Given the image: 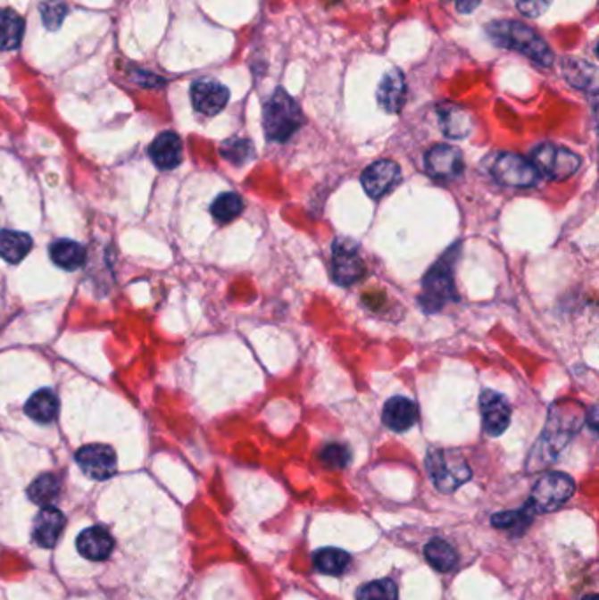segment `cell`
Returning <instances> with one entry per match:
<instances>
[{
    "instance_id": "25",
    "label": "cell",
    "mask_w": 599,
    "mask_h": 600,
    "mask_svg": "<svg viewBox=\"0 0 599 600\" xmlns=\"http://www.w3.org/2000/svg\"><path fill=\"white\" fill-rule=\"evenodd\" d=\"M566 79L582 90H587L589 87H596V67L591 65L587 60L580 58H568L562 65Z\"/></svg>"
},
{
    "instance_id": "28",
    "label": "cell",
    "mask_w": 599,
    "mask_h": 600,
    "mask_svg": "<svg viewBox=\"0 0 599 600\" xmlns=\"http://www.w3.org/2000/svg\"><path fill=\"white\" fill-rule=\"evenodd\" d=\"M58 492H60V483L54 474H43L29 487L30 500L45 507L50 505L58 497Z\"/></svg>"
},
{
    "instance_id": "3",
    "label": "cell",
    "mask_w": 599,
    "mask_h": 600,
    "mask_svg": "<svg viewBox=\"0 0 599 600\" xmlns=\"http://www.w3.org/2000/svg\"><path fill=\"white\" fill-rule=\"evenodd\" d=\"M262 121L268 139L285 143L301 129L304 118L297 102L283 88H276L270 100L264 104Z\"/></svg>"
},
{
    "instance_id": "24",
    "label": "cell",
    "mask_w": 599,
    "mask_h": 600,
    "mask_svg": "<svg viewBox=\"0 0 599 600\" xmlns=\"http://www.w3.org/2000/svg\"><path fill=\"white\" fill-rule=\"evenodd\" d=\"M52 260L65 271H76L85 263V248L72 239H58L50 248Z\"/></svg>"
},
{
    "instance_id": "35",
    "label": "cell",
    "mask_w": 599,
    "mask_h": 600,
    "mask_svg": "<svg viewBox=\"0 0 599 600\" xmlns=\"http://www.w3.org/2000/svg\"><path fill=\"white\" fill-rule=\"evenodd\" d=\"M550 4L552 0H517V9L526 18H540Z\"/></svg>"
},
{
    "instance_id": "23",
    "label": "cell",
    "mask_w": 599,
    "mask_h": 600,
    "mask_svg": "<svg viewBox=\"0 0 599 600\" xmlns=\"http://www.w3.org/2000/svg\"><path fill=\"white\" fill-rule=\"evenodd\" d=\"M32 250V238L16 230L0 232V256L9 263L21 262Z\"/></svg>"
},
{
    "instance_id": "19",
    "label": "cell",
    "mask_w": 599,
    "mask_h": 600,
    "mask_svg": "<svg viewBox=\"0 0 599 600\" xmlns=\"http://www.w3.org/2000/svg\"><path fill=\"white\" fill-rule=\"evenodd\" d=\"M150 156L161 171L176 169L181 163L183 148L181 139L174 132H162L150 146Z\"/></svg>"
},
{
    "instance_id": "16",
    "label": "cell",
    "mask_w": 599,
    "mask_h": 600,
    "mask_svg": "<svg viewBox=\"0 0 599 600\" xmlns=\"http://www.w3.org/2000/svg\"><path fill=\"white\" fill-rule=\"evenodd\" d=\"M419 412L413 400L392 397L383 407V423L394 432H406L417 423Z\"/></svg>"
},
{
    "instance_id": "37",
    "label": "cell",
    "mask_w": 599,
    "mask_h": 600,
    "mask_svg": "<svg viewBox=\"0 0 599 600\" xmlns=\"http://www.w3.org/2000/svg\"><path fill=\"white\" fill-rule=\"evenodd\" d=\"M478 4H480V0H455V7L462 14H470L471 11H475L478 7Z\"/></svg>"
},
{
    "instance_id": "30",
    "label": "cell",
    "mask_w": 599,
    "mask_h": 600,
    "mask_svg": "<svg viewBox=\"0 0 599 600\" xmlns=\"http://www.w3.org/2000/svg\"><path fill=\"white\" fill-rule=\"evenodd\" d=\"M245 209L243 199L234 194V192H225L218 196L213 205H212V214L217 218L218 221H230L237 218Z\"/></svg>"
},
{
    "instance_id": "11",
    "label": "cell",
    "mask_w": 599,
    "mask_h": 600,
    "mask_svg": "<svg viewBox=\"0 0 599 600\" xmlns=\"http://www.w3.org/2000/svg\"><path fill=\"white\" fill-rule=\"evenodd\" d=\"M426 169L435 179H439V181L455 179L464 171L462 153L453 146L437 145L426 154Z\"/></svg>"
},
{
    "instance_id": "31",
    "label": "cell",
    "mask_w": 599,
    "mask_h": 600,
    "mask_svg": "<svg viewBox=\"0 0 599 600\" xmlns=\"http://www.w3.org/2000/svg\"><path fill=\"white\" fill-rule=\"evenodd\" d=\"M533 512L529 511L528 505H524L522 509L517 511H503V512H495L492 516V525L497 529H506V530H522L526 525L531 523L533 520Z\"/></svg>"
},
{
    "instance_id": "39",
    "label": "cell",
    "mask_w": 599,
    "mask_h": 600,
    "mask_svg": "<svg viewBox=\"0 0 599 600\" xmlns=\"http://www.w3.org/2000/svg\"><path fill=\"white\" fill-rule=\"evenodd\" d=\"M582 600H598V596H595V594H591V596H586L584 599Z\"/></svg>"
},
{
    "instance_id": "10",
    "label": "cell",
    "mask_w": 599,
    "mask_h": 600,
    "mask_svg": "<svg viewBox=\"0 0 599 600\" xmlns=\"http://www.w3.org/2000/svg\"><path fill=\"white\" fill-rule=\"evenodd\" d=\"M81 471L97 481L109 479L116 472V454L106 445H88L76 453Z\"/></svg>"
},
{
    "instance_id": "1",
    "label": "cell",
    "mask_w": 599,
    "mask_h": 600,
    "mask_svg": "<svg viewBox=\"0 0 599 600\" xmlns=\"http://www.w3.org/2000/svg\"><path fill=\"white\" fill-rule=\"evenodd\" d=\"M487 34L494 45L504 48V50L517 51L524 56L531 58L538 65L548 67L553 62V54L545 43L544 38H540L533 29L526 27L520 21L513 20H501L492 21L487 25Z\"/></svg>"
},
{
    "instance_id": "12",
    "label": "cell",
    "mask_w": 599,
    "mask_h": 600,
    "mask_svg": "<svg viewBox=\"0 0 599 600\" xmlns=\"http://www.w3.org/2000/svg\"><path fill=\"white\" fill-rule=\"evenodd\" d=\"M399 179H401V169L392 160H379L371 163L361 178L366 194L373 199H379L387 192H390L399 183Z\"/></svg>"
},
{
    "instance_id": "8",
    "label": "cell",
    "mask_w": 599,
    "mask_h": 600,
    "mask_svg": "<svg viewBox=\"0 0 599 600\" xmlns=\"http://www.w3.org/2000/svg\"><path fill=\"white\" fill-rule=\"evenodd\" d=\"M490 172L497 183L512 188H529L540 178L535 165L515 153H499L490 163Z\"/></svg>"
},
{
    "instance_id": "17",
    "label": "cell",
    "mask_w": 599,
    "mask_h": 600,
    "mask_svg": "<svg viewBox=\"0 0 599 600\" xmlns=\"http://www.w3.org/2000/svg\"><path fill=\"white\" fill-rule=\"evenodd\" d=\"M65 527V516L56 507L46 505L36 516L34 521V539L43 548H54Z\"/></svg>"
},
{
    "instance_id": "18",
    "label": "cell",
    "mask_w": 599,
    "mask_h": 600,
    "mask_svg": "<svg viewBox=\"0 0 599 600\" xmlns=\"http://www.w3.org/2000/svg\"><path fill=\"white\" fill-rule=\"evenodd\" d=\"M76 546H78V551L81 553V556H85L87 560L101 562V560H106L109 554L112 553L114 543H112V538L109 536L106 529L90 527L78 536Z\"/></svg>"
},
{
    "instance_id": "9",
    "label": "cell",
    "mask_w": 599,
    "mask_h": 600,
    "mask_svg": "<svg viewBox=\"0 0 599 600\" xmlns=\"http://www.w3.org/2000/svg\"><path fill=\"white\" fill-rule=\"evenodd\" d=\"M364 276L359 245L352 239H337L332 245V278L341 287H350Z\"/></svg>"
},
{
    "instance_id": "5",
    "label": "cell",
    "mask_w": 599,
    "mask_h": 600,
    "mask_svg": "<svg viewBox=\"0 0 599 600\" xmlns=\"http://www.w3.org/2000/svg\"><path fill=\"white\" fill-rule=\"evenodd\" d=\"M573 494H575V481L568 474L548 472L538 479L526 505L533 514L552 512L559 509L564 502L571 499Z\"/></svg>"
},
{
    "instance_id": "13",
    "label": "cell",
    "mask_w": 599,
    "mask_h": 600,
    "mask_svg": "<svg viewBox=\"0 0 599 600\" xmlns=\"http://www.w3.org/2000/svg\"><path fill=\"white\" fill-rule=\"evenodd\" d=\"M480 411L484 430L490 438H497L508 429L512 420V409L503 396L486 390L480 399Z\"/></svg>"
},
{
    "instance_id": "33",
    "label": "cell",
    "mask_w": 599,
    "mask_h": 600,
    "mask_svg": "<svg viewBox=\"0 0 599 600\" xmlns=\"http://www.w3.org/2000/svg\"><path fill=\"white\" fill-rule=\"evenodd\" d=\"M319 458L322 460V463L326 465L327 469L339 471V469L348 467V463L352 460V453H350V448L345 446V445L330 443V445H327V446H324L320 450Z\"/></svg>"
},
{
    "instance_id": "21",
    "label": "cell",
    "mask_w": 599,
    "mask_h": 600,
    "mask_svg": "<svg viewBox=\"0 0 599 600\" xmlns=\"http://www.w3.org/2000/svg\"><path fill=\"white\" fill-rule=\"evenodd\" d=\"M25 34L23 18L12 9H0V50H16Z\"/></svg>"
},
{
    "instance_id": "27",
    "label": "cell",
    "mask_w": 599,
    "mask_h": 600,
    "mask_svg": "<svg viewBox=\"0 0 599 600\" xmlns=\"http://www.w3.org/2000/svg\"><path fill=\"white\" fill-rule=\"evenodd\" d=\"M313 558H315V567L329 576H339L350 565V554L337 548L319 550Z\"/></svg>"
},
{
    "instance_id": "36",
    "label": "cell",
    "mask_w": 599,
    "mask_h": 600,
    "mask_svg": "<svg viewBox=\"0 0 599 600\" xmlns=\"http://www.w3.org/2000/svg\"><path fill=\"white\" fill-rule=\"evenodd\" d=\"M134 79L139 83V85H143V87H159V85H163V79L162 78H159V76H154V74H148V72H136L134 74Z\"/></svg>"
},
{
    "instance_id": "4",
    "label": "cell",
    "mask_w": 599,
    "mask_h": 600,
    "mask_svg": "<svg viewBox=\"0 0 599 600\" xmlns=\"http://www.w3.org/2000/svg\"><path fill=\"white\" fill-rule=\"evenodd\" d=\"M426 463L433 485L443 494H452L471 479V469L461 451H431Z\"/></svg>"
},
{
    "instance_id": "6",
    "label": "cell",
    "mask_w": 599,
    "mask_h": 600,
    "mask_svg": "<svg viewBox=\"0 0 599 600\" xmlns=\"http://www.w3.org/2000/svg\"><path fill=\"white\" fill-rule=\"evenodd\" d=\"M457 299L453 276H452V262L448 256H443L439 262L429 269L422 283L420 305L428 312H437L445 307L446 302Z\"/></svg>"
},
{
    "instance_id": "26",
    "label": "cell",
    "mask_w": 599,
    "mask_h": 600,
    "mask_svg": "<svg viewBox=\"0 0 599 600\" xmlns=\"http://www.w3.org/2000/svg\"><path fill=\"white\" fill-rule=\"evenodd\" d=\"M424 554L437 572H448L457 565V553L443 539H431L424 548Z\"/></svg>"
},
{
    "instance_id": "29",
    "label": "cell",
    "mask_w": 599,
    "mask_h": 600,
    "mask_svg": "<svg viewBox=\"0 0 599 600\" xmlns=\"http://www.w3.org/2000/svg\"><path fill=\"white\" fill-rule=\"evenodd\" d=\"M220 153L221 156L234 163V165H245L248 163L254 154H255V150H254V145L248 141V139H241V138H232V139H227L221 146H220Z\"/></svg>"
},
{
    "instance_id": "15",
    "label": "cell",
    "mask_w": 599,
    "mask_h": 600,
    "mask_svg": "<svg viewBox=\"0 0 599 600\" xmlns=\"http://www.w3.org/2000/svg\"><path fill=\"white\" fill-rule=\"evenodd\" d=\"M437 116H439V127L448 139H464L470 136L473 129L471 114L457 104L452 102L439 104Z\"/></svg>"
},
{
    "instance_id": "2",
    "label": "cell",
    "mask_w": 599,
    "mask_h": 600,
    "mask_svg": "<svg viewBox=\"0 0 599 600\" xmlns=\"http://www.w3.org/2000/svg\"><path fill=\"white\" fill-rule=\"evenodd\" d=\"M580 414L571 409V404L568 409H564L562 404L555 405L550 412L546 429L540 439V445L531 456V471H538L542 465H548L562 450L573 434L580 429Z\"/></svg>"
},
{
    "instance_id": "14",
    "label": "cell",
    "mask_w": 599,
    "mask_h": 600,
    "mask_svg": "<svg viewBox=\"0 0 599 600\" xmlns=\"http://www.w3.org/2000/svg\"><path fill=\"white\" fill-rule=\"evenodd\" d=\"M196 111L206 116H215L229 102V90L215 79H199L190 90Z\"/></svg>"
},
{
    "instance_id": "7",
    "label": "cell",
    "mask_w": 599,
    "mask_h": 600,
    "mask_svg": "<svg viewBox=\"0 0 599 600\" xmlns=\"http://www.w3.org/2000/svg\"><path fill=\"white\" fill-rule=\"evenodd\" d=\"M538 174L552 181H562L571 178L582 165V160L577 153L566 150L555 145H540L533 151V162Z\"/></svg>"
},
{
    "instance_id": "22",
    "label": "cell",
    "mask_w": 599,
    "mask_h": 600,
    "mask_svg": "<svg viewBox=\"0 0 599 600\" xmlns=\"http://www.w3.org/2000/svg\"><path fill=\"white\" fill-rule=\"evenodd\" d=\"M25 412L37 423H52L58 414V399L54 390L43 388L25 404Z\"/></svg>"
},
{
    "instance_id": "34",
    "label": "cell",
    "mask_w": 599,
    "mask_h": 600,
    "mask_svg": "<svg viewBox=\"0 0 599 600\" xmlns=\"http://www.w3.org/2000/svg\"><path fill=\"white\" fill-rule=\"evenodd\" d=\"M43 23L48 30H58L67 16V5L63 0H45L39 5Z\"/></svg>"
},
{
    "instance_id": "20",
    "label": "cell",
    "mask_w": 599,
    "mask_h": 600,
    "mask_svg": "<svg viewBox=\"0 0 599 600\" xmlns=\"http://www.w3.org/2000/svg\"><path fill=\"white\" fill-rule=\"evenodd\" d=\"M406 99V83L401 71H388L379 87V104L387 112H399Z\"/></svg>"
},
{
    "instance_id": "38",
    "label": "cell",
    "mask_w": 599,
    "mask_h": 600,
    "mask_svg": "<svg viewBox=\"0 0 599 600\" xmlns=\"http://www.w3.org/2000/svg\"><path fill=\"white\" fill-rule=\"evenodd\" d=\"M587 416H589V420H591V429H593V430H596V427H598V421H596V418H598L596 407H593V409H591V412H589Z\"/></svg>"
},
{
    "instance_id": "32",
    "label": "cell",
    "mask_w": 599,
    "mask_h": 600,
    "mask_svg": "<svg viewBox=\"0 0 599 600\" xmlns=\"http://www.w3.org/2000/svg\"><path fill=\"white\" fill-rule=\"evenodd\" d=\"M397 587L394 585L392 579H379L364 585L359 594L357 600H397Z\"/></svg>"
}]
</instances>
